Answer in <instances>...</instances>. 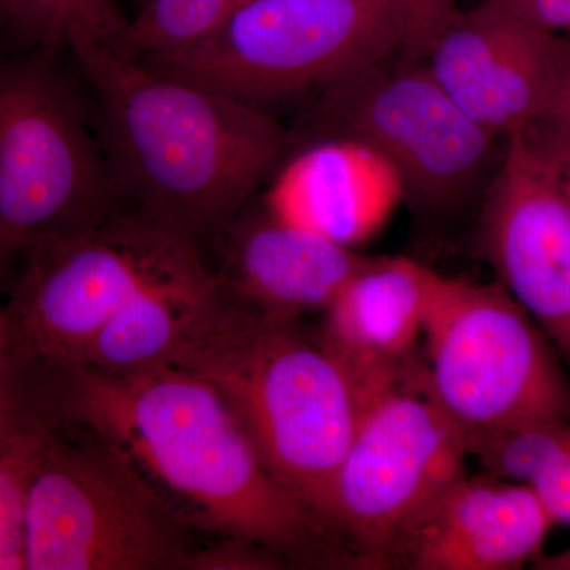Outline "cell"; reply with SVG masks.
Returning a JSON list of instances; mask_svg holds the SVG:
<instances>
[{"instance_id":"cell-11","label":"cell","mask_w":570,"mask_h":570,"mask_svg":"<svg viewBox=\"0 0 570 570\" xmlns=\"http://www.w3.org/2000/svg\"><path fill=\"white\" fill-rule=\"evenodd\" d=\"M478 247L570 374V202L523 132L509 138L480 202Z\"/></svg>"},{"instance_id":"cell-25","label":"cell","mask_w":570,"mask_h":570,"mask_svg":"<svg viewBox=\"0 0 570 570\" xmlns=\"http://www.w3.org/2000/svg\"><path fill=\"white\" fill-rule=\"evenodd\" d=\"M535 124L570 135V63L568 73L561 82L560 91L554 97L549 111Z\"/></svg>"},{"instance_id":"cell-26","label":"cell","mask_w":570,"mask_h":570,"mask_svg":"<svg viewBox=\"0 0 570 570\" xmlns=\"http://www.w3.org/2000/svg\"><path fill=\"white\" fill-rule=\"evenodd\" d=\"M532 564L538 570H570V547L560 553L539 554Z\"/></svg>"},{"instance_id":"cell-23","label":"cell","mask_w":570,"mask_h":570,"mask_svg":"<svg viewBox=\"0 0 570 570\" xmlns=\"http://www.w3.org/2000/svg\"><path fill=\"white\" fill-rule=\"evenodd\" d=\"M523 134L530 138L542 159L549 165L562 193L570 202V135L532 124Z\"/></svg>"},{"instance_id":"cell-7","label":"cell","mask_w":570,"mask_h":570,"mask_svg":"<svg viewBox=\"0 0 570 570\" xmlns=\"http://www.w3.org/2000/svg\"><path fill=\"white\" fill-rule=\"evenodd\" d=\"M426 389L474 442L570 419V374L557 348L501 284L439 275L423 326Z\"/></svg>"},{"instance_id":"cell-15","label":"cell","mask_w":570,"mask_h":570,"mask_svg":"<svg viewBox=\"0 0 570 570\" xmlns=\"http://www.w3.org/2000/svg\"><path fill=\"white\" fill-rule=\"evenodd\" d=\"M403 204L395 171L377 153L344 137H318L292 151L262 205L285 223L356 249Z\"/></svg>"},{"instance_id":"cell-19","label":"cell","mask_w":570,"mask_h":570,"mask_svg":"<svg viewBox=\"0 0 570 570\" xmlns=\"http://www.w3.org/2000/svg\"><path fill=\"white\" fill-rule=\"evenodd\" d=\"M249 0H142L118 40L124 50L164 61L194 50Z\"/></svg>"},{"instance_id":"cell-22","label":"cell","mask_w":570,"mask_h":570,"mask_svg":"<svg viewBox=\"0 0 570 570\" xmlns=\"http://www.w3.org/2000/svg\"><path fill=\"white\" fill-rule=\"evenodd\" d=\"M531 28L570 39V0H485Z\"/></svg>"},{"instance_id":"cell-9","label":"cell","mask_w":570,"mask_h":570,"mask_svg":"<svg viewBox=\"0 0 570 570\" xmlns=\"http://www.w3.org/2000/svg\"><path fill=\"white\" fill-rule=\"evenodd\" d=\"M313 138L344 137L395 171L403 204L448 216L482 202L508 140L466 115L422 59L400 55L318 94Z\"/></svg>"},{"instance_id":"cell-6","label":"cell","mask_w":570,"mask_h":570,"mask_svg":"<svg viewBox=\"0 0 570 570\" xmlns=\"http://www.w3.org/2000/svg\"><path fill=\"white\" fill-rule=\"evenodd\" d=\"M181 517L115 445L80 426L41 439L24 498V569L179 570Z\"/></svg>"},{"instance_id":"cell-16","label":"cell","mask_w":570,"mask_h":570,"mask_svg":"<svg viewBox=\"0 0 570 570\" xmlns=\"http://www.w3.org/2000/svg\"><path fill=\"white\" fill-rule=\"evenodd\" d=\"M247 206L225 228L223 265L214 272L232 294L273 316L324 313L370 258L285 223L262 204L254 212Z\"/></svg>"},{"instance_id":"cell-17","label":"cell","mask_w":570,"mask_h":570,"mask_svg":"<svg viewBox=\"0 0 570 570\" xmlns=\"http://www.w3.org/2000/svg\"><path fill=\"white\" fill-rule=\"evenodd\" d=\"M206 262L146 288L94 337L75 365L110 371L178 367L224 298Z\"/></svg>"},{"instance_id":"cell-13","label":"cell","mask_w":570,"mask_h":570,"mask_svg":"<svg viewBox=\"0 0 570 570\" xmlns=\"http://www.w3.org/2000/svg\"><path fill=\"white\" fill-rule=\"evenodd\" d=\"M436 277L434 269L409 257H370L324 311L318 337L363 400L420 366L415 348Z\"/></svg>"},{"instance_id":"cell-3","label":"cell","mask_w":570,"mask_h":570,"mask_svg":"<svg viewBox=\"0 0 570 570\" xmlns=\"http://www.w3.org/2000/svg\"><path fill=\"white\" fill-rule=\"evenodd\" d=\"M178 367L217 389L273 478L336 535L333 487L365 400L321 337L227 288Z\"/></svg>"},{"instance_id":"cell-12","label":"cell","mask_w":570,"mask_h":570,"mask_svg":"<svg viewBox=\"0 0 570 570\" xmlns=\"http://www.w3.org/2000/svg\"><path fill=\"white\" fill-rule=\"evenodd\" d=\"M420 59L461 110L509 140L549 111L568 73L570 39L483 0L442 22Z\"/></svg>"},{"instance_id":"cell-24","label":"cell","mask_w":570,"mask_h":570,"mask_svg":"<svg viewBox=\"0 0 570 570\" xmlns=\"http://www.w3.org/2000/svg\"><path fill=\"white\" fill-rule=\"evenodd\" d=\"M425 26L426 41L456 10L455 0H409Z\"/></svg>"},{"instance_id":"cell-10","label":"cell","mask_w":570,"mask_h":570,"mask_svg":"<svg viewBox=\"0 0 570 570\" xmlns=\"http://www.w3.org/2000/svg\"><path fill=\"white\" fill-rule=\"evenodd\" d=\"M468 456L422 365L366 397L333 487L332 528L355 568H393L409 532L468 474Z\"/></svg>"},{"instance_id":"cell-8","label":"cell","mask_w":570,"mask_h":570,"mask_svg":"<svg viewBox=\"0 0 570 570\" xmlns=\"http://www.w3.org/2000/svg\"><path fill=\"white\" fill-rule=\"evenodd\" d=\"M126 209L99 135L47 61L0 69V266Z\"/></svg>"},{"instance_id":"cell-14","label":"cell","mask_w":570,"mask_h":570,"mask_svg":"<svg viewBox=\"0 0 570 570\" xmlns=\"http://www.w3.org/2000/svg\"><path fill=\"white\" fill-rule=\"evenodd\" d=\"M554 527L524 483L463 475L401 543L393 568L515 570L534 562Z\"/></svg>"},{"instance_id":"cell-5","label":"cell","mask_w":570,"mask_h":570,"mask_svg":"<svg viewBox=\"0 0 570 570\" xmlns=\"http://www.w3.org/2000/svg\"><path fill=\"white\" fill-rule=\"evenodd\" d=\"M202 262L197 243L137 209L36 247L0 311V382L75 365L135 296Z\"/></svg>"},{"instance_id":"cell-18","label":"cell","mask_w":570,"mask_h":570,"mask_svg":"<svg viewBox=\"0 0 570 570\" xmlns=\"http://www.w3.org/2000/svg\"><path fill=\"white\" fill-rule=\"evenodd\" d=\"M468 453L489 474L530 487L554 524H570V419L502 431Z\"/></svg>"},{"instance_id":"cell-20","label":"cell","mask_w":570,"mask_h":570,"mask_svg":"<svg viewBox=\"0 0 570 570\" xmlns=\"http://www.w3.org/2000/svg\"><path fill=\"white\" fill-rule=\"evenodd\" d=\"M18 24L47 50L118 43L127 22L115 0H6Z\"/></svg>"},{"instance_id":"cell-2","label":"cell","mask_w":570,"mask_h":570,"mask_svg":"<svg viewBox=\"0 0 570 570\" xmlns=\"http://www.w3.org/2000/svg\"><path fill=\"white\" fill-rule=\"evenodd\" d=\"M71 51L94 94L97 135L127 206L198 246L227 228L294 148L265 108L119 45Z\"/></svg>"},{"instance_id":"cell-1","label":"cell","mask_w":570,"mask_h":570,"mask_svg":"<svg viewBox=\"0 0 570 570\" xmlns=\"http://www.w3.org/2000/svg\"><path fill=\"white\" fill-rule=\"evenodd\" d=\"M18 404L33 430L80 426L110 442L208 530L287 564L354 568L324 521L273 478L225 397L190 371L48 367L21 382Z\"/></svg>"},{"instance_id":"cell-4","label":"cell","mask_w":570,"mask_h":570,"mask_svg":"<svg viewBox=\"0 0 570 570\" xmlns=\"http://www.w3.org/2000/svg\"><path fill=\"white\" fill-rule=\"evenodd\" d=\"M425 43L409 0H249L194 50L151 62L265 108Z\"/></svg>"},{"instance_id":"cell-21","label":"cell","mask_w":570,"mask_h":570,"mask_svg":"<svg viewBox=\"0 0 570 570\" xmlns=\"http://www.w3.org/2000/svg\"><path fill=\"white\" fill-rule=\"evenodd\" d=\"M39 438H14L0 448V570L24 569V498Z\"/></svg>"}]
</instances>
